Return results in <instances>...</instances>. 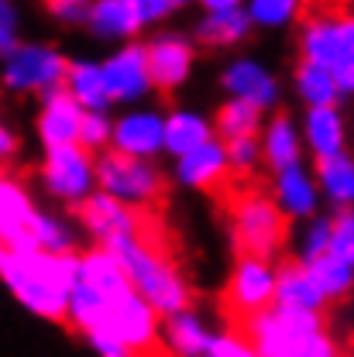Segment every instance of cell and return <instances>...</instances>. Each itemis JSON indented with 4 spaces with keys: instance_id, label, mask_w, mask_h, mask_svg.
I'll use <instances>...</instances> for the list:
<instances>
[{
    "instance_id": "cell-1",
    "label": "cell",
    "mask_w": 354,
    "mask_h": 357,
    "mask_svg": "<svg viewBox=\"0 0 354 357\" xmlns=\"http://www.w3.org/2000/svg\"><path fill=\"white\" fill-rule=\"evenodd\" d=\"M0 278L31 316L48 323H69V299L80 282V255H55L42 248H3Z\"/></svg>"
},
{
    "instance_id": "cell-2",
    "label": "cell",
    "mask_w": 354,
    "mask_h": 357,
    "mask_svg": "<svg viewBox=\"0 0 354 357\" xmlns=\"http://www.w3.org/2000/svg\"><path fill=\"white\" fill-rule=\"evenodd\" d=\"M107 248L121 258V265L128 271L131 285L162 312V316H172L179 310H189L193 303V292H189V282L182 278L169 255L155 244L152 237V220H145L141 230L131 234H117L107 241Z\"/></svg>"
},
{
    "instance_id": "cell-3",
    "label": "cell",
    "mask_w": 354,
    "mask_h": 357,
    "mask_svg": "<svg viewBox=\"0 0 354 357\" xmlns=\"http://www.w3.org/2000/svg\"><path fill=\"white\" fill-rule=\"evenodd\" d=\"M300 59L327 66L344 96H354V14L348 10H313L300 21Z\"/></svg>"
},
{
    "instance_id": "cell-4",
    "label": "cell",
    "mask_w": 354,
    "mask_h": 357,
    "mask_svg": "<svg viewBox=\"0 0 354 357\" xmlns=\"http://www.w3.org/2000/svg\"><path fill=\"white\" fill-rule=\"evenodd\" d=\"M230 241L237 255L275 258L289 237V217L272 192H241L230 199Z\"/></svg>"
},
{
    "instance_id": "cell-5",
    "label": "cell",
    "mask_w": 354,
    "mask_h": 357,
    "mask_svg": "<svg viewBox=\"0 0 354 357\" xmlns=\"http://www.w3.org/2000/svg\"><path fill=\"white\" fill-rule=\"evenodd\" d=\"M73 59L45 42H21L14 52L3 55V89L14 96H48L66 86Z\"/></svg>"
},
{
    "instance_id": "cell-6",
    "label": "cell",
    "mask_w": 354,
    "mask_h": 357,
    "mask_svg": "<svg viewBox=\"0 0 354 357\" xmlns=\"http://www.w3.org/2000/svg\"><path fill=\"white\" fill-rule=\"evenodd\" d=\"M96 178L100 189L131 203L138 210H148L152 203H158L165 196V176L152 158H138L124 155L117 148H107L96 155Z\"/></svg>"
},
{
    "instance_id": "cell-7",
    "label": "cell",
    "mask_w": 354,
    "mask_h": 357,
    "mask_svg": "<svg viewBox=\"0 0 354 357\" xmlns=\"http://www.w3.org/2000/svg\"><path fill=\"white\" fill-rule=\"evenodd\" d=\"M42 189L66 203V206H80L100 189L96 178V155L83 144H62V148H48L42 158Z\"/></svg>"
},
{
    "instance_id": "cell-8",
    "label": "cell",
    "mask_w": 354,
    "mask_h": 357,
    "mask_svg": "<svg viewBox=\"0 0 354 357\" xmlns=\"http://www.w3.org/2000/svg\"><path fill=\"white\" fill-rule=\"evenodd\" d=\"M275 289H279V265H272V258H255V255H241L223 285V306L237 319V326L275 306Z\"/></svg>"
},
{
    "instance_id": "cell-9",
    "label": "cell",
    "mask_w": 354,
    "mask_h": 357,
    "mask_svg": "<svg viewBox=\"0 0 354 357\" xmlns=\"http://www.w3.org/2000/svg\"><path fill=\"white\" fill-rule=\"evenodd\" d=\"M103 76H107V89L114 103H124V107L141 103L155 89L152 66H148V45L124 42L121 48H114L103 59Z\"/></svg>"
},
{
    "instance_id": "cell-10",
    "label": "cell",
    "mask_w": 354,
    "mask_h": 357,
    "mask_svg": "<svg viewBox=\"0 0 354 357\" xmlns=\"http://www.w3.org/2000/svg\"><path fill=\"white\" fill-rule=\"evenodd\" d=\"M234 176L230 155H227V141L210 137L207 144L186 151L172 158V178L182 189H196V192H221Z\"/></svg>"
},
{
    "instance_id": "cell-11",
    "label": "cell",
    "mask_w": 354,
    "mask_h": 357,
    "mask_svg": "<svg viewBox=\"0 0 354 357\" xmlns=\"http://www.w3.org/2000/svg\"><path fill=\"white\" fill-rule=\"evenodd\" d=\"M76 217H80V227L87 230L96 244H107V241L117 237V234L141 230L145 220H148L138 206L117 199V196H110V192H103V189H96L89 199H83V203L76 206Z\"/></svg>"
},
{
    "instance_id": "cell-12",
    "label": "cell",
    "mask_w": 354,
    "mask_h": 357,
    "mask_svg": "<svg viewBox=\"0 0 354 357\" xmlns=\"http://www.w3.org/2000/svg\"><path fill=\"white\" fill-rule=\"evenodd\" d=\"M83 117H87V107L66 86L42 96L38 114H35V134H38L45 151L48 148H62V144H80Z\"/></svg>"
},
{
    "instance_id": "cell-13",
    "label": "cell",
    "mask_w": 354,
    "mask_h": 357,
    "mask_svg": "<svg viewBox=\"0 0 354 357\" xmlns=\"http://www.w3.org/2000/svg\"><path fill=\"white\" fill-rule=\"evenodd\" d=\"M145 45H148V66H152V79H155L158 93H176L179 86L189 83L193 66H196L193 38L165 31V35H155Z\"/></svg>"
},
{
    "instance_id": "cell-14",
    "label": "cell",
    "mask_w": 354,
    "mask_h": 357,
    "mask_svg": "<svg viewBox=\"0 0 354 357\" xmlns=\"http://www.w3.org/2000/svg\"><path fill=\"white\" fill-rule=\"evenodd\" d=\"M124 155L155 158L165 151V114L152 107H131L121 117H114V144Z\"/></svg>"
},
{
    "instance_id": "cell-15",
    "label": "cell",
    "mask_w": 354,
    "mask_h": 357,
    "mask_svg": "<svg viewBox=\"0 0 354 357\" xmlns=\"http://www.w3.org/2000/svg\"><path fill=\"white\" fill-rule=\"evenodd\" d=\"M35 217H38V206H35L31 189L7 172L0 178V241H3V248H28Z\"/></svg>"
},
{
    "instance_id": "cell-16",
    "label": "cell",
    "mask_w": 354,
    "mask_h": 357,
    "mask_svg": "<svg viewBox=\"0 0 354 357\" xmlns=\"http://www.w3.org/2000/svg\"><path fill=\"white\" fill-rule=\"evenodd\" d=\"M221 86L227 96H237V100H248L262 110H275L279 103V79L268 73L265 66L251 55H241V59H230L221 73Z\"/></svg>"
},
{
    "instance_id": "cell-17",
    "label": "cell",
    "mask_w": 354,
    "mask_h": 357,
    "mask_svg": "<svg viewBox=\"0 0 354 357\" xmlns=\"http://www.w3.org/2000/svg\"><path fill=\"white\" fill-rule=\"evenodd\" d=\"M272 196L275 203L286 210L289 220H310L320 213V182L313 176V169H307L303 162L286 165L279 172H272Z\"/></svg>"
},
{
    "instance_id": "cell-18",
    "label": "cell",
    "mask_w": 354,
    "mask_h": 357,
    "mask_svg": "<svg viewBox=\"0 0 354 357\" xmlns=\"http://www.w3.org/2000/svg\"><path fill=\"white\" fill-rule=\"evenodd\" d=\"M217 330L214 326H207L203 323V316L200 312L189 310H179L172 316H165L162 319V344H165V351L172 357H203L214 351V344H217Z\"/></svg>"
},
{
    "instance_id": "cell-19",
    "label": "cell",
    "mask_w": 354,
    "mask_h": 357,
    "mask_svg": "<svg viewBox=\"0 0 354 357\" xmlns=\"http://www.w3.org/2000/svg\"><path fill=\"white\" fill-rule=\"evenodd\" d=\"M87 28L100 42H134L145 31V21L131 0H93Z\"/></svg>"
},
{
    "instance_id": "cell-20",
    "label": "cell",
    "mask_w": 354,
    "mask_h": 357,
    "mask_svg": "<svg viewBox=\"0 0 354 357\" xmlns=\"http://www.w3.org/2000/svg\"><path fill=\"white\" fill-rule=\"evenodd\" d=\"M255 21L248 7H227V10H203V17L193 28V38L207 48H237L251 35Z\"/></svg>"
},
{
    "instance_id": "cell-21",
    "label": "cell",
    "mask_w": 354,
    "mask_h": 357,
    "mask_svg": "<svg viewBox=\"0 0 354 357\" xmlns=\"http://www.w3.org/2000/svg\"><path fill=\"white\" fill-rule=\"evenodd\" d=\"M275 303L279 306H296V310H316L323 312L330 306V299L323 296V289L316 285L313 271L300 258H289L279 265V289H275Z\"/></svg>"
},
{
    "instance_id": "cell-22",
    "label": "cell",
    "mask_w": 354,
    "mask_h": 357,
    "mask_svg": "<svg viewBox=\"0 0 354 357\" xmlns=\"http://www.w3.org/2000/svg\"><path fill=\"white\" fill-rule=\"evenodd\" d=\"M262 155H265V165L272 172L286 169V165H296L303 162V151H307V141H303V128H296V121L289 114H275L262 128Z\"/></svg>"
},
{
    "instance_id": "cell-23",
    "label": "cell",
    "mask_w": 354,
    "mask_h": 357,
    "mask_svg": "<svg viewBox=\"0 0 354 357\" xmlns=\"http://www.w3.org/2000/svg\"><path fill=\"white\" fill-rule=\"evenodd\" d=\"M210 137H217V128H214V117H207L203 110L172 107L165 114V151L172 158L200 148V144H207Z\"/></svg>"
},
{
    "instance_id": "cell-24",
    "label": "cell",
    "mask_w": 354,
    "mask_h": 357,
    "mask_svg": "<svg viewBox=\"0 0 354 357\" xmlns=\"http://www.w3.org/2000/svg\"><path fill=\"white\" fill-rule=\"evenodd\" d=\"M303 141H307V151L313 158H327V155H337L344 151V117L337 107H307V117H303Z\"/></svg>"
},
{
    "instance_id": "cell-25",
    "label": "cell",
    "mask_w": 354,
    "mask_h": 357,
    "mask_svg": "<svg viewBox=\"0 0 354 357\" xmlns=\"http://www.w3.org/2000/svg\"><path fill=\"white\" fill-rule=\"evenodd\" d=\"M313 176L320 182V192L327 203H334L337 210L354 206V155L348 148L327 158H313Z\"/></svg>"
},
{
    "instance_id": "cell-26",
    "label": "cell",
    "mask_w": 354,
    "mask_h": 357,
    "mask_svg": "<svg viewBox=\"0 0 354 357\" xmlns=\"http://www.w3.org/2000/svg\"><path fill=\"white\" fill-rule=\"evenodd\" d=\"M293 86H296V96H300L307 107H337L341 96H344L337 76H334L327 66L310 62V59H300L296 76H293Z\"/></svg>"
},
{
    "instance_id": "cell-27",
    "label": "cell",
    "mask_w": 354,
    "mask_h": 357,
    "mask_svg": "<svg viewBox=\"0 0 354 357\" xmlns=\"http://www.w3.org/2000/svg\"><path fill=\"white\" fill-rule=\"evenodd\" d=\"M66 89L87 107V110H110V89H107V76H103V62L96 59H76L69 66L66 76Z\"/></svg>"
},
{
    "instance_id": "cell-28",
    "label": "cell",
    "mask_w": 354,
    "mask_h": 357,
    "mask_svg": "<svg viewBox=\"0 0 354 357\" xmlns=\"http://www.w3.org/2000/svg\"><path fill=\"white\" fill-rule=\"evenodd\" d=\"M262 107L248 103V100H237V96H227L221 107L214 110V128L217 137L223 141H237V137H258L262 134Z\"/></svg>"
},
{
    "instance_id": "cell-29",
    "label": "cell",
    "mask_w": 354,
    "mask_h": 357,
    "mask_svg": "<svg viewBox=\"0 0 354 357\" xmlns=\"http://www.w3.org/2000/svg\"><path fill=\"white\" fill-rule=\"evenodd\" d=\"M307 268L313 271L316 285L323 289V296H327L330 303H341V299H348V296H351L354 265H348L344 258H337L334 251H327V255H320V258L307 261Z\"/></svg>"
},
{
    "instance_id": "cell-30",
    "label": "cell",
    "mask_w": 354,
    "mask_h": 357,
    "mask_svg": "<svg viewBox=\"0 0 354 357\" xmlns=\"http://www.w3.org/2000/svg\"><path fill=\"white\" fill-rule=\"evenodd\" d=\"M244 7H248L255 28H265V31L293 28L307 17V0H248Z\"/></svg>"
},
{
    "instance_id": "cell-31",
    "label": "cell",
    "mask_w": 354,
    "mask_h": 357,
    "mask_svg": "<svg viewBox=\"0 0 354 357\" xmlns=\"http://www.w3.org/2000/svg\"><path fill=\"white\" fill-rule=\"evenodd\" d=\"M28 248H42V251H55V255L76 251V230L59 213L38 210V217L31 223V244Z\"/></svg>"
},
{
    "instance_id": "cell-32",
    "label": "cell",
    "mask_w": 354,
    "mask_h": 357,
    "mask_svg": "<svg viewBox=\"0 0 354 357\" xmlns=\"http://www.w3.org/2000/svg\"><path fill=\"white\" fill-rule=\"evenodd\" d=\"M330 241H334V217L316 213V217L307 220V227L296 237V258L307 265V261H313V258H320V255L330 251Z\"/></svg>"
},
{
    "instance_id": "cell-33",
    "label": "cell",
    "mask_w": 354,
    "mask_h": 357,
    "mask_svg": "<svg viewBox=\"0 0 354 357\" xmlns=\"http://www.w3.org/2000/svg\"><path fill=\"white\" fill-rule=\"evenodd\" d=\"M80 144L89 148L93 155L107 151L114 144V117L107 110H87L83 117V131H80Z\"/></svg>"
},
{
    "instance_id": "cell-34",
    "label": "cell",
    "mask_w": 354,
    "mask_h": 357,
    "mask_svg": "<svg viewBox=\"0 0 354 357\" xmlns=\"http://www.w3.org/2000/svg\"><path fill=\"white\" fill-rule=\"evenodd\" d=\"M227 155H230V165H234V176H251L265 155H262V137H237V141H227Z\"/></svg>"
},
{
    "instance_id": "cell-35",
    "label": "cell",
    "mask_w": 354,
    "mask_h": 357,
    "mask_svg": "<svg viewBox=\"0 0 354 357\" xmlns=\"http://www.w3.org/2000/svg\"><path fill=\"white\" fill-rule=\"evenodd\" d=\"M42 7L55 24H62V28H80V24H89L93 0H42Z\"/></svg>"
},
{
    "instance_id": "cell-36",
    "label": "cell",
    "mask_w": 354,
    "mask_h": 357,
    "mask_svg": "<svg viewBox=\"0 0 354 357\" xmlns=\"http://www.w3.org/2000/svg\"><path fill=\"white\" fill-rule=\"evenodd\" d=\"M330 251L337 258H344L348 265H354V206H341L334 213V241Z\"/></svg>"
},
{
    "instance_id": "cell-37",
    "label": "cell",
    "mask_w": 354,
    "mask_h": 357,
    "mask_svg": "<svg viewBox=\"0 0 354 357\" xmlns=\"http://www.w3.org/2000/svg\"><path fill=\"white\" fill-rule=\"evenodd\" d=\"M17 24H21V14H17V3L14 0H0V52H14L17 48Z\"/></svg>"
},
{
    "instance_id": "cell-38",
    "label": "cell",
    "mask_w": 354,
    "mask_h": 357,
    "mask_svg": "<svg viewBox=\"0 0 354 357\" xmlns=\"http://www.w3.org/2000/svg\"><path fill=\"white\" fill-rule=\"evenodd\" d=\"M214 351L223 357H262L255 351V344L244 337V333H221L217 337V344H214Z\"/></svg>"
},
{
    "instance_id": "cell-39",
    "label": "cell",
    "mask_w": 354,
    "mask_h": 357,
    "mask_svg": "<svg viewBox=\"0 0 354 357\" xmlns=\"http://www.w3.org/2000/svg\"><path fill=\"white\" fill-rule=\"evenodd\" d=\"M134 7H138V14H141V21H145V28H152V24H162L172 10H176V3L172 0H131Z\"/></svg>"
},
{
    "instance_id": "cell-40",
    "label": "cell",
    "mask_w": 354,
    "mask_h": 357,
    "mask_svg": "<svg viewBox=\"0 0 354 357\" xmlns=\"http://www.w3.org/2000/svg\"><path fill=\"white\" fill-rule=\"evenodd\" d=\"M17 148H21V141H17L14 128H10V124H3V128H0V155H3V162H10Z\"/></svg>"
},
{
    "instance_id": "cell-41",
    "label": "cell",
    "mask_w": 354,
    "mask_h": 357,
    "mask_svg": "<svg viewBox=\"0 0 354 357\" xmlns=\"http://www.w3.org/2000/svg\"><path fill=\"white\" fill-rule=\"evenodd\" d=\"M248 0H200L203 10H227V7H244Z\"/></svg>"
},
{
    "instance_id": "cell-42",
    "label": "cell",
    "mask_w": 354,
    "mask_h": 357,
    "mask_svg": "<svg viewBox=\"0 0 354 357\" xmlns=\"http://www.w3.org/2000/svg\"><path fill=\"white\" fill-rule=\"evenodd\" d=\"M172 3H176V10H179V7H189V3H200V0H172Z\"/></svg>"
},
{
    "instance_id": "cell-43",
    "label": "cell",
    "mask_w": 354,
    "mask_h": 357,
    "mask_svg": "<svg viewBox=\"0 0 354 357\" xmlns=\"http://www.w3.org/2000/svg\"><path fill=\"white\" fill-rule=\"evenodd\" d=\"M203 357H223V354H217V351H210V354H203Z\"/></svg>"
},
{
    "instance_id": "cell-44",
    "label": "cell",
    "mask_w": 354,
    "mask_h": 357,
    "mask_svg": "<svg viewBox=\"0 0 354 357\" xmlns=\"http://www.w3.org/2000/svg\"><path fill=\"white\" fill-rule=\"evenodd\" d=\"M351 3H354V0H351Z\"/></svg>"
}]
</instances>
